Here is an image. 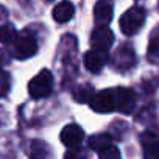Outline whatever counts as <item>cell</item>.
<instances>
[{
  "label": "cell",
  "mask_w": 159,
  "mask_h": 159,
  "mask_svg": "<svg viewBox=\"0 0 159 159\" xmlns=\"http://www.w3.org/2000/svg\"><path fill=\"white\" fill-rule=\"evenodd\" d=\"M145 22V10L142 7H131L122 17H120V30L126 36H133L140 30Z\"/></svg>",
  "instance_id": "cell-1"
},
{
  "label": "cell",
  "mask_w": 159,
  "mask_h": 159,
  "mask_svg": "<svg viewBox=\"0 0 159 159\" xmlns=\"http://www.w3.org/2000/svg\"><path fill=\"white\" fill-rule=\"evenodd\" d=\"M52 86H53L52 72L44 69L34 78H31V81L28 83V92L33 98H42L52 92Z\"/></svg>",
  "instance_id": "cell-2"
},
{
  "label": "cell",
  "mask_w": 159,
  "mask_h": 159,
  "mask_svg": "<svg viewBox=\"0 0 159 159\" xmlns=\"http://www.w3.org/2000/svg\"><path fill=\"white\" fill-rule=\"evenodd\" d=\"M38 52V44L33 36L30 34H20L14 41L13 47V55L17 59H28Z\"/></svg>",
  "instance_id": "cell-3"
},
{
  "label": "cell",
  "mask_w": 159,
  "mask_h": 159,
  "mask_svg": "<svg viewBox=\"0 0 159 159\" xmlns=\"http://www.w3.org/2000/svg\"><path fill=\"white\" fill-rule=\"evenodd\" d=\"M91 108L100 114L111 112L112 109H116V92L111 89H105L95 94L94 98L91 100Z\"/></svg>",
  "instance_id": "cell-4"
},
{
  "label": "cell",
  "mask_w": 159,
  "mask_h": 159,
  "mask_svg": "<svg viewBox=\"0 0 159 159\" xmlns=\"http://www.w3.org/2000/svg\"><path fill=\"white\" fill-rule=\"evenodd\" d=\"M114 44V33L108 27H97L91 34V45L94 50L98 52H108Z\"/></svg>",
  "instance_id": "cell-5"
},
{
  "label": "cell",
  "mask_w": 159,
  "mask_h": 159,
  "mask_svg": "<svg viewBox=\"0 0 159 159\" xmlns=\"http://www.w3.org/2000/svg\"><path fill=\"white\" fill-rule=\"evenodd\" d=\"M59 139L67 148H76L84 139V131H83L81 126H78L75 123H70V125L62 128Z\"/></svg>",
  "instance_id": "cell-6"
},
{
  "label": "cell",
  "mask_w": 159,
  "mask_h": 159,
  "mask_svg": "<svg viewBox=\"0 0 159 159\" xmlns=\"http://www.w3.org/2000/svg\"><path fill=\"white\" fill-rule=\"evenodd\" d=\"M136 64V55L129 45L120 47L112 56V66L117 70H128Z\"/></svg>",
  "instance_id": "cell-7"
},
{
  "label": "cell",
  "mask_w": 159,
  "mask_h": 159,
  "mask_svg": "<svg viewBox=\"0 0 159 159\" xmlns=\"http://www.w3.org/2000/svg\"><path fill=\"white\" fill-rule=\"evenodd\" d=\"M134 105H136V97L131 89L119 88L116 91V109H119L123 114H129L134 109Z\"/></svg>",
  "instance_id": "cell-8"
},
{
  "label": "cell",
  "mask_w": 159,
  "mask_h": 159,
  "mask_svg": "<svg viewBox=\"0 0 159 159\" xmlns=\"http://www.w3.org/2000/svg\"><path fill=\"white\" fill-rule=\"evenodd\" d=\"M142 147L145 159H159V136L154 133L142 134Z\"/></svg>",
  "instance_id": "cell-9"
},
{
  "label": "cell",
  "mask_w": 159,
  "mask_h": 159,
  "mask_svg": "<svg viewBox=\"0 0 159 159\" xmlns=\"http://www.w3.org/2000/svg\"><path fill=\"white\" fill-rule=\"evenodd\" d=\"M108 61V53L106 52H98V50H91L84 55V66L91 72H100Z\"/></svg>",
  "instance_id": "cell-10"
},
{
  "label": "cell",
  "mask_w": 159,
  "mask_h": 159,
  "mask_svg": "<svg viewBox=\"0 0 159 159\" xmlns=\"http://www.w3.org/2000/svg\"><path fill=\"white\" fill-rule=\"evenodd\" d=\"M94 19L100 27H106V24L112 19V5L108 2H98L94 7Z\"/></svg>",
  "instance_id": "cell-11"
},
{
  "label": "cell",
  "mask_w": 159,
  "mask_h": 159,
  "mask_svg": "<svg viewBox=\"0 0 159 159\" xmlns=\"http://www.w3.org/2000/svg\"><path fill=\"white\" fill-rule=\"evenodd\" d=\"M73 13H75V8L70 2H61L53 8V19L59 24H64L72 19Z\"/></svg>",
  "instance_id": "cell-12"
},
{
  "label": "cell",
  "mask_w": 159,
  "mask_h": 159,
  "mask_svg": "<svg viewBox=\"0 0 159 159\" xmlns=\"http://www.w3.org/2000/svg\"><path fill=\"white\" fill-rule=\"evenodd\" d=\"M30 159H48L50 157V147L42 140H33L28 151Z\"/></svg>",
  "instance_id": "cell-13"
},
{
  "label": "cell",
  "mask_w": 159,
  "mask_h": 159,
  "mask_svg": "<svg viewBox=\"0 0 159 159\" xmlns=\"http://www.w3.org/2000/svg\"><path fill=\"white\" fill-rule=\"evenodd\" d=\"M109 145H112V140H111V136L109 134H95L89 139V147L95 151H102L105 148H108Z\"/></svg>",
  "instance_id": "cell-14"
},
{
  "label": "cell",
  "mask_w": 159,
  "mask_h": 159,
  "mask_svg": "<svg viewBox=\"0 0 159 159\" xmlns=\"http://www.w3.org/2000/svg\"><path fill=\"white\" fill-rule=\"evenodd\" d=\"M95 92L92 89V86H81V88H78L75 92H73V97L76 98V102L80 103H86V102H91L94 98Z\"/></svg>",
  "instance_id": "cell-15"
},
{
  "label": "cell",
  "mask_w": 159,
  "mask_h": 159,
  "mask_svg": "<svg viewBox=\"0 0 159 159\" xmlns=\"http://www.w3.org/2000/svg\"><path fill=\"white\" fill-rule=\"evenodd\" d=\"M16 41V28L11 24L0 25V42L2 44H10Z\"/></svg>",
  "instance_id": "cell-16"
},
{
  "label": "cell",
  "mask_w": 159,
  "mask_h": 159,
  "mask_svg": "<svg viewBox=\"0 0 159 159\" xmlns=\"http://www.w3.org/2000/svg\"><path fill=\"white\" fill-rule=\"evenodd\" d=\"M147 56L151 64H159V38L157 36H153V39L150 41Z\"/></svg>",
  "instance_id": "cell-17"
},
{
  "label": "cell",
  "mask_w": 159,
  "mask_h": 159,
  "mask_svg": "<svg viewBox=\"0 0 159 159\" xmlns=\"http://www.w3.org/2000/svg\"><path fill=\"white\" fill-rule=\"evenodd\" d=\"M98 154H100V159H122L120 151L116 145H109L108 148L102 150Z\"/></svg>",
  "instance_id": "cell-18"
},
{
  "label": "cell",
  "mask_w": 159,
  "mask_h": 159,
  "mask_svg": "<svg viewBox=\"0 0 159 159\" xmlns=\"http://www.w3.org/2000/svg\"><path fill=\"white\" fill-rule=\"evenodd\" d=\"M8 86H10V78H8V73L0 70V94H5L8 91Z\"/></svg>",
  "instance_id": "cell-19"
},
{
  "label": "cell",
  "mask_w": 159,
  "mask_h": 159,
  "mask_svg": "<svg viewBox=\"0 0 159 159\" xmlns=\"http://www.w3.org/2000/svg\"><path fill=\"white\" fill-rule=\"evenodd\" d=\"M66 159H84V153L80 150H70L66 154Z\"/></svg>",
  "instance_id": "cell-20"
}]
</instances>
